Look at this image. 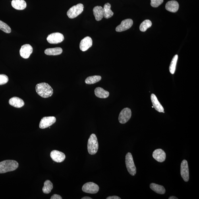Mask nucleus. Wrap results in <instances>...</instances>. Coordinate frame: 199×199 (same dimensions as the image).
I'll use <instances>...</instances> for the list:
<instances>
[{
    "instance_id": "obj_28",
    "label": "nucleus",
    "mask_w": 199,
    "mask_h": 199,
    "mask_svg": "<svg viewBox=\"0 0 199 199\" xmlns=\"http://www.w3.org/2000/svg\"><path fill=\"white\" fill-rule=\"evenodd\" d=\"M178 59V55H176L173 57V59H172L171 65H170L169 67L170 72L172 74H174L175 73Z\"/></svg>"
},
{
    "instance_id": "obj_22",
    "label": "nucleus",
    "mask_w": 199,
    "mask_h": 199,
    "mask_svg": "<svg viewBox=\"0 0 199 199\" xmlns=\"http://www.w3.org/2000/svg\"><path fill=\"white\" fill-rule=\"evenodd\" d=\"M63 49L60 47L47 48L45 50V54L48 55H58L63 53Z\"/></svg>"
},
{
    "instance_id": "obj_30",
    "label": "nucleus",
    "mask_w": 199,
    "mask_h": 199,
    "mask_svg": "<svg viewBox=\"0 0 199 199\" xmlns=\"http://www.w3.org/2000/svg\"><path fill=\"white\" fill-rule=\"evenodd\" d=\"M9 78L8 76L5 74H0V85L5 84L8 82Z\"/></svg>"
},
{
    "instance_id": "obj_23",
    "label": "nucleus",
    "mask_w": 199,
    "mask_h": 199,
    "mask_svg": "<svg viewBox=\"0 0 199 199\" xmlns=\"http://www.w3.org/2000/svg\"><path fill=\"white\" fill-rule=\"evenodd\" d=\"M111 5L109 3H105L104 6V17L107 19L112 17L114 13L111 10Z\"/></svg>"
},
{
    "instance_id": "obj_13",
    "label": "nucleus",
    "mask_w": 199,
    "mask_h": 199,
    "mask_svg": "<svg viewBox=\"0 0 199 199\" xmlns=\"http://www.w3.org/2000/svg\"><path fill=\"white\" fill-rule=\"evenodd\" d=\"M50 156L53 161L57 163L63 162L66 158L65 155L64 153L57 150L52 151Z\"/></svg>"
},
{
    "instance_id": "obj_15",
    "label": "nucleus",
    "mask_w": 199,
    "mask_h": 199,
    "mask_svg": "<svg viewBox=\"0 0 199 199\" xmlns=\"http://www.w3.org/2000/svg\"><path fill=\"white\" fill-rule=\"evenodd\" d=\"M153 158L159 162H163L166 159V154L164 151L161 149L155 150L152 155Z\"/></svg>"
},
{
    "instance_id": "obj_16",
    "label": "nucleus",
    "mask_w": 199,
    "mask_h": 199,
    "mask_svg": "<svg viewBox=\"0 0 199 199\" xmlns=\"http://www.w3.org/2000/svg\"><path fill=\"white\" fill-rule=\"evenodd\" d=\"M151 99L153 107L155 110L160 113H165L164 109L162 105H161L160 103L159 102L158 100L157 99L156 95L154 94H151Z\"/></svg>"
},
{
    "instance_id": "obj_26",
    "label": "nucleus",
    "mask_w": 199,
    "mask_h": 199,
    "mask_svg": "<svg viewBox=\"0 0 199 199\" xmlns=\"http://www.w3.org/2000/svg\"><path fill=\"white\" fill-rule=\"evenodd\" d=\"M53 184L52 182L49 180H47L44 182V186L43 188V191L44 194H49L53 190Z\"/></svg>"
},
{
    "instance_id": "obj_33",
    "label": "nucleus",
    "mask_w": 199,
    "mask_h": 199,
    "mask_svg": "<svg viewBox=\"0 0 199 199\" xmlns=\"http://www.w3.org/2000/svg\"><path fill=\"white\" fill-rule=\"evenodd\" d=\"M119 197L117 196H110L108 197L106 199H121Z\"/></svg>"
},
{
    "instance_id": "obj_19",
    "label": "nucleus",
    "mask_w": 199,
    "mask_h": 199,
    "mask_svg": "<svg viewBox=\"0 0 199 199\" xmlns=\"http://www.w3.org/2000/svg\"><path fill=\"white\" fill-rule=\"evenodd\" d=\"M11 4L12 7L18 10H24L27 7L26 2L24 0H13Z\"/></svg>"
},
{
    "instance_id": "obj_36",
    "label": "nucleus",
    "mask_w": 199,
    "mask_h": 199,
    "mask_svg": "<svg viewBox=\"0 0 199 199\" xmlns=\"http://www.w3.org/2000/svg\"><path fill=\"white\" fill-rule=\"evenodd\" d=\"M152 108H153V106H152Z\"/></svg>"
},
{
    "instance_id": "obj_7",
    "label": "nucleus",
    "mask_w": 199,
    "mask_h": 199,
    "mask_svg": "<svg viewBox=\"0 0 199 199\" xmlns=\"http://www.w3.org/2000/svg\"><path fill=\"white\" fill-rule=\"evenodd\" d=\"M47 40L48 42L51 44H57L63 42L64 37L61 33H54L49 35Z\"/></svg>"
},
{
    "instance_id": "obj_1",
    "label": "nucleus",
    "mask_w": 199,
    "mask_h": 199,
    "mask_svg": "<svg viewBox=\"0 0 199 199\" xmlns=\"http://www.w3.org/2000/svg\"><path fill=\"white\" fill-rule=\"evenodd\" d=\"M36 92L39 96L44 98H48L52 96L53 90L52 87L47 83H40L36 85Z\"/></svg>"
},
{
    "instance_id": "obj_21",
    "label": "nucleus",
    "mask_w": 199,
    "mask_h": 199,
    "mask_svg": "<svg viewBox=\"0 0 199 199\" xmlns=\"http://www.w3.org/2000/svg\"><path fill=\"white\" fill-rule=\"evenodd\" d=\"M95 94L100 98L105 99L109 96V93L100 87H97L94 90Z\"/></svg>"
},
{
    "instance_id": "obj_5",
    "label": "nucleus",
    "mask_w": 199,
    "mask_h": 199,
    "mask_svg": "<svg viewBox=\"0 0 199 199\" xmlns=\"http://www.w3.org/2000/svg\"><path fill=\"white\" fill-rule=\"evenodd\" d=\"M84 6L82 3L74 6L68 10L67 15L70 18H76L84 11Z\"/></svg>"
},
{
    "instance_id": "obj_2",
    "label": "nucleus",
    "mask_w": 199,
    "mask_h": 199,
    "mask_svg": "<svg viewBox=\"0 0 199 199\" xmlns=\"http://www.w3.org/2000/svg\"><path fill=\"white\" fill-rule=\"evenodd\" d=\"M18 163L14 160H6L0 162V174L13 171L18 169Z\"/></svg>"
},
{
    "instance_id": "obj_12",
    "label": "nucleus",
    "mask_w": 199,
    "mask_h": 199,
    "mask_svg": "<svg viewBox=\"0 0 199 199\" xmlns=\"http://www.w3.org/2000/svg\"><path fill=\"white\" fill-rule=\"evenodd\" d=\"M33 47L31 45L26 44L22 45L20 50L21 56L24 59H28L33 53Z\"/></svg>"
},
{
    "instance_id": "obj_10",
    "label": "nucleus",
    "mask_w": 199,
    "mask_h": 199,
    "mask_svg": "<svg viewBox=\"0 0 199 199\" xmlns=\"http://www.w3.org/2000/svg\"><path fill=\"white\" fill-rule=\"evenodd\" d=\"M56 121V119L54 117H45L41 120L39 125L41 129H45L53 125Z\"/></svg>"
},
{
    "instance_id": "obj_31",
    "label": "nucleus",
    "mask_w": 199,
    "mask_h": 199,
    "mask_svg": "<svg viewBox=\"0 0 199 199\" xmlns=\"http://www.w3.org/2000/svg\"><path fill=\"white\" fill-rule=\"evenodd\" d=\"M163 0H151V5L154 8H157L163 3Z\"/></svg>"
},
{
    "instance_id": "obj_17",
    "label": "nucleus",
    "mask_w": 199,
    "mask_h": 199,
    "mask_svg": "<svg viewBox=\"0 0 199 199\" xmlns=\"http://www.w3.org/2000/svg\"><path fill=\"white\" fill-rule=\"evenodd\" d=\"M9 104L11 106L17 108H20L24 105L23 100L17 97H14L10 99L9 100Z\"/></svg>"
},
{
    "instance_id": "obj_35",
    "label": "nucleus",
    "mask_w": 199,
    "mask_h": 199,
    "mask_svg": "<svg viewBox=\"0 0 199 199\" xmlns=\"http://www.w3.org/2000/svg\"><path fill=\"white\" fill-rule=\"evenodd\" d=\"M169 199H178V198L176 197V196H171L170 197Z\"/></svg>"
},
{
    "instance_id": "obj_18",
    "label": "nucleus",
    "mask_w": 199,
    "mask_h": 199,
    "mask_svg": "<svg viewBox=\"0 0 199 199\" xmlns=\"http://www.w3.org/2000/svg\"><path fill=\"white\" fill-rule=\"evenodd\" d=\"M179 4L175 1H171L167 2L166 5V9L167 11L175 13L179 9Z\"/></svg>"
},
{
    "instance_id": "obj_3",
    "label": "nucleus",
    "mask_w": 199,
    "mask_h": 199,
    "mask_svg": "<svg viewBox=\"0 0 199 199\" xmlns=\"http://www.w3.org/2000/svg\"><path fill=\"white\" fill-rule=\"evenodd\" d=\"M99 149L98 140L96 135L94 134H91L89 139L88 143V152L91 155L96 154Z\"/></svg>"
},
{
    "instance_id": "obj_8",
    "label": "nucleus",
    "mask_w": 199,
    "mask_h": 199,
    "mask_svg": "<svg viewBox=\"0 0 199 199\" xmlns=\"http://www.w3.org/2000/svg\"><path fill=\"white\" fill-rule=\"evenodd\" d=\"M131 111L130 109L128 108L124 109L119 115V120L120 123L122 124L127 123L131 118Z\"/></svg>"
},
{
    "instance_id": "obj_25",
    "label": "nucleus",
    "mask_w": 199,
    "mask_h": 199,
    "mask_svg": "<svg viewBox=\"0 0 199 199\" xmlns=\"http://www.w3.org/2000/svg\"><path fill=\"white\" fill-rule=\"evenodd\" d=\"M101 79V76L98 75H95L89 76L87 78L85 82L88 84H96V83L100 81Z\"/></svg>"
},
{
    "instance_id": "obj_6",
    "label": "nucleus",
    "mask_w": 199,
    "mask_h": 199,
    "mask_svg": "<svg viewBox=\"0 0 199 199\" xmlns=\"http://www.w3.org/2000/svg\"><path fill=\"white\" fill-rule=\"evenodd\" d=\"M82 190L87 193L94 194L99 191V187L97 184L94 182H88L84 184L82 186Z\"/></svg>"
},
{
    "instance_id": "obj_11",
    "label": "nucleus",
    "mask_w": 199,
    "mask_h": 199,
    "mask_svg": "<svg viewBox=\"0 0 199 199\" xmlns=\"http://www.w3.org/2000/svg\"><path fill=\"white\" fill-rule=\"evenodd\" d=\"M133 24V22L131 19H126L122 21L121 24L116 28L115 30L117 32H122L129 29Z\"/></svg>"
},
{
    "instance_id": "obj_14",
    "label": "nucleus",
    "mask_w": 199,
    "mask_h": 199,
    "mask_svg": "<svg viewBox=\"0 0 199 199\" xmlns=\"http://www.w3.org/2000/svg\"><path fill=\"white\" fill-rule=\"evenodd\" d=\"M93 41L90 37H86L81 41L80 49L82 51H85L92 46Z\"/></svg>"
},
{
    "instance_id": "obj_24",
    "label": "nucleus",
    "mask_w": 199,
    "mask_h": 199,
    "mask_svg": "<svg viewBox=\"0 0 199 199\" xmlns=\"http://www.w3.org/2000/svg\"><path fill=\"white\" fill-rule=\"evenodd\" d=\"M150 187L151 189L157 194H163L165 193L166 190L163 186L152 183L150 184Z\"/></svg>"
},
{
    "instance_id": "obj_32",
    "label": "nucleus",
    "mask_w": 199,
    "mask_h": 199,
    "mask_svg": "<svg viewBox=\"0 0 199 199\" xmlns=\"http://www.w3.org/2000/svg\"><path fill=\"white\" fill-rule=\"evenodd\" d=\"M51 199H62V197L59 195L57 194H54L50 198Z\"/></svg>"
},
{
    "instance_id": "obj_27",
    "label": "nucleus",
    "mask_w": 199,
    "mask_h": 199,
    "mask_svg": "<svg viewBox=\"0 0 199 199\" xmlns=\"http://www.w3.org/2000/svg\"><path fill=\"white\" fill-rule=\"evenodd\" d=\"M152 25V23L151 20H145L140 24V30L142 32H145Z\"/></svg>"
},
{
    "instance_id": "obj_34",
    "label": "nucleus",
    "mask_w": 199,
    "mask_h": 199,
    "mask_svg": "<svg viewBox=\"0 0 199 199\" xmlns=\"http://www.w3.org/2000/svg\"><path fill=\"white\" fill-rule=\"evenodd\" d=\"M82 199H92V198L90 197L89 196H84L81 198Z\"/></svg>"
},
{
    "instance_id": "obj_9",
    "label": "nucleus",
    "mask_w": 199,
    "mask_h": 199,
    "mask_svg": "<svg viewBox=\"0 0 199 199\" xmlns=\"http://www.w3.org/2000/svg\"><path fill=\"white\" fill-rule=\"evenodd\" d=\"M180 173L184 181L187 182L189 180V168L187 161L186 160L182 161L181 164Z\"/></svg>"
},
{
    "instance_id": "obj_20",
    "label": "nucleus",
    "mask_w": 199,
    "mask_h": 199,
    "mask_svg": "<svg viewBox=\"0 0 199 199\" xmlns=\"http://www.w3.org/2000/svg\"><path fill=\"white\" fill-rule=\"evenodd\" d=\"M93 14L95 19L97 21L101 20L104 17L103 8L101 6H96L93 9Z\"/></svg>"
},
{
    "instance_id": "obj_29",
    "label": "nucleus",
    "mask_w": 199,
    "mask_h": 199,
    "mask_svg": "<svg viewBox=\"0 0 199 199\" xmlns=\"http://www.w3.org/2000/svg\"><path fill=\"white\" fill-rule=\"evenodd\" d=\"M0 29L7 33H10L11 32V28L8 25L0 20Z\"/></svg>"
},
{
    "instance_id": "obj_4",
    "label": "nucleus",
    "mask_w": 199,
    "mask_h": 199,
    "mask_svg": "<svg viewBox=\"0 0 199 199\" xmlns=\"http://www.w3.org/2000/svg\"><path fill=\"white\" fill-rule=\"evenodd\" d=\"M125 164L128 172L132 176L135 175L136 172V167L131 153H128L126 155Z\"/></svg>"
}]
</instances>
